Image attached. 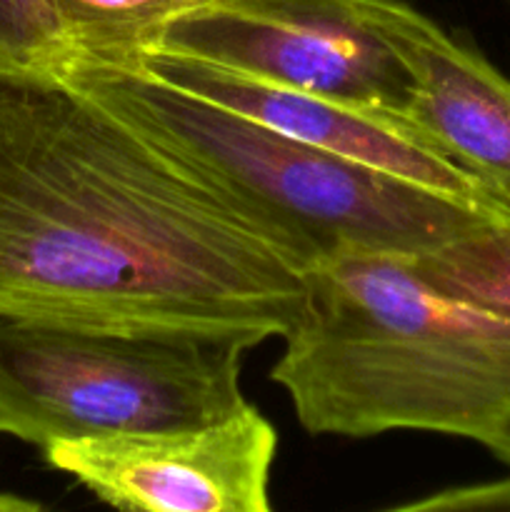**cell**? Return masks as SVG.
<instances>
[{"label":"cell","mask_w":510,"mask_h":512,"mask_svg":"<svg viewBox=\"0 0 510 512\" xmlns=\"http://www.w3.org/2000/svg\"><path fill=\"white\" fill-rule=\"evenodd\" d=\"M313 250L50 65H0V315L285 338Z\"/></svg>","instance_id":"cell-1"},{"label":"cell","mask_w":510,"mask_h":512,"mask_svg":"<svg viewBox=\"0 0 510 512\" xmlns=\"http://www.w3.org/2000/svg\"><path fill=\"white\" fill-rule=\"evenodd\" d=\"M283 340L270 380L310 435L420 430L510 468V320L433 288L400 255L318 260Z\"/></svg>","instance_id":"cell-2"},{"label":"cell","mask_w":510,"mask_h":512,"mask_svg":"<svg viewBox=\"0 0 510 512\" xmlns=\"http://www.w3.org/2000/svg\"><path fill=\"white\" fill-rule=\"evenodd\" d=\"M50 68L303 240L315 258L420 255L493 215L350 163L178 88L123 53L65 50Z\"/></svg>","instance_id":"cell-3"},{"label":"cell","mask_w":510,"mask_h":512,"mask_svg":"<svg viewBox=\"0 0 510 512\" xmlns=\"http://www.w3.org/2000/svg\"><path fill=\"white\" fill-rule=\"evenodd\" d=\"M238 335L0 315V438L63 440L208 425L248 405Z\"/></svg>","instance_id":"cell-4"},{"label":"cell","mask_w":510,"mask_h":512,"mask_svg":"<svg viewBox=\"0 0 510 512\" xmlns=\"http://www.w3.org/2000/svg\"><path fill=\"white\" fill-rule=\"evenodd\" d=\"M143 48L403 113L413 100L408 68L350 0H208L165 23Z\"/></svg>","instance_id":"cell-5"},{"label":"cell","mask_w":510,"mask_h":512,"mask_svg":"<svg viewBox=\"0 0 510 512\" xmlns=\"http://www.w3.org/2000/svg\"><path fill=\"white\" fill-rule=\"evenodd\" d=\"M43 458L118 510L270 512L278 430L248 403L208 425L63 440Z\"/></svg>","instance_id":"cell-6"},{"label":"cell","mask_w":510,"mask_h":512,"mask_svg":"<svg viewBox=\"0 0 510 512\" xmlns=\"http://www.w3.org/2000/svg\"><path fill=\"white\" fill-rule=\"evenodd\" d=\"M110 53L128 55L158 78L238 110L290 138L328 150L350 163L423 185L493 218L510 220V205L470 170L455 163L443 145L403 110L308 93L168 48Z\"/></svg>","instance_id":"cell-7"},{"label":"cell","mask_w":510,"mask_h":512,"mask_svg":"<svg viewBox=\"0 0 510 512\" xmlns=\"http://www.w3.org/2000/svg\"><path fill=\"white\" fill-rule=\"evenodd\" d=\"M413 78L408 115L510 205V78L405 0H350Z\"/></svg>","instance_id":"cell-8"},{"label":"cell","mask_w":510,"mask_h":512,"mask_svg":"<svg viewBox=\"0 0 510 512\" xmlns=\"http://www.w3.org/2000/svg\"><path fill=\"white\" fill-rule=\"evenodd\" d=\"M405 260L433 288L510 320V220H490Z\"/></svg>","instance_id":"cell-9"},{"label":"cell","mask_w":510,"mask_h":512,"mask_svg":"<svg viewBox=\"0 0 510 512\" xmlns=\"http://www.w3.org/2000/svg\"><path fill=\"white\" fill-rule=\"evenodd\" d=\"M208 0H53L65 50H133L153 43L165 23ZM63 55V53H60Z\"/></svg>","instance_id":"cell-10"},{"label":"cell","mask_w":510,"mask_h":512,"mask_svg":"<svg viewBox=\"0 0 510 512\" xmlns=\"http://www.w3.org/2000/svg\"><path fill=\"white\" fill-rule=\"evenodd\" d=\"M65 48L53 0H0V65H45Z\"/></svg>","instance_id":"cell-11"},{"label":"cell","mask_w":510,"mask_h":512,"mask_svg":"<svg viewBox=\"0 0 510 512\" xmlns=\"http://www.w3.org/2000/svg\"><path fill=\"white\" fill-rule=\"evenodd\" d=\"M403 510H468V508H510V478L473 488L445 490L423 500L400 505Z\"/></svg>","instance_id":"cell-12"},{"label":"cell","mask_w":510,"mask_h":512,"mask_svg":"<svg viewBox=\"0 0 510 512\" xmlns=\"http://www.w3.org/2000/svg\"><path fill=\"white\" fill-rule=\"evenodd\" d=\"M43 505L38 500L20 498L13 493H0V512H38Z\"/></svg>","instance_id":"cell-13"}]
</instances>
